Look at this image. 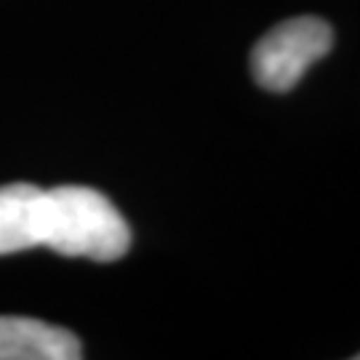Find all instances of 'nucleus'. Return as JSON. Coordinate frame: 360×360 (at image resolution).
Masks as SVG:
<instances>
[{"mask_svg":"<svg viewBox=\"0 0 360 360\" xmlns=\"http://www.w3.org/2000/svg\"><path fill=\"white\" fill-rule=\"evenodd\" d=\"M43 245L62 257L117 262L129 254L131 230L107 195L65 184L43 190Z\"/></svg>","mask_w":360,"mask_h":360,"instance_id":"nucleus-1","label":"nucleus"},{"mask_svg":"<svg viewBox=\"0 0 360 360\" xmlns=\"http://www.w3.org/2000/svg\"><path fill=\"white\" fill-rule=\"evenodd\" d=\"M334 46V30L318 16H296L272 27L254 46L251 72L262 89L272 94L291 91L309 67Z\"/></svg>","mask_w":360,"mask_h":360,"instance_id":"nucleus-2","label":"nucleus"},{"mask_svg":"<svg viewBox=\"0 0 360 360\" xmlns=\"http://www.w3.org/2000/svg\"><path fill=\"white\" fill-rule=\"evenodd\" d=\"M83 345L72 331L32 318L0 315V360H77Z\"/></svg>","mask_w":360,"mask_h":360,"instance_id":"nucleus-3","label":"nucleus"},{"mask_svg":"<svg viewBox=\"0 0 360 360\" xmlns=\"http://www.w3.org/2000/svg\"><path fill=\"white\" fill-rule=\"evenodd\" d=\"M43 245V190L35 184L0 187V257Z\"/></svg>","mask_w":360,"mask_h":360,"instance_id":"nucleus-4","label":"nucleus"},{"mask_svg":"<svg viewBox=\"0 0 360 360\" xmlns=\"http://www.w3.org/2000/svg\"><path fill=\"white\" fill-rule=\"evenodd\" d=\"M355 360H360V352H358V355H355Z\"/></svg>","mask_w":360,"mask_h":360,"instance_id":"nucleus-5","label":"nucleus"}]
</instances>
